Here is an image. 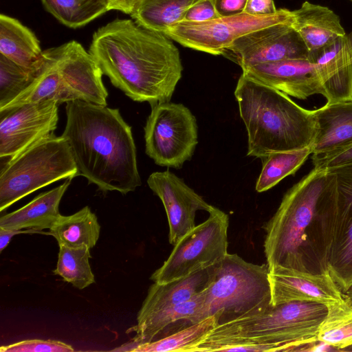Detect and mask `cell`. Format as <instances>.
Returning <instances> with one entry per match:
<instances>
[{
    "instance_id": "obj_20",
    "label": "cell",
    "mask_w": 352,
    "mask_h": 352,
    "mask_svg": "<svg viewBox=\"0 0 352 352\" xmlns=\"http://www.w3.org/2000/svg\"><path fill=\"white\" fill-rule=\"evenodd\" d=\"M292 12L291 25L309 54L346 34L339 16L326 6L306 1Z\"/></svg>"
},
{
    "instance_id": "obj_1",
    "label": "cell",
    "mask_w": 352,
    "mask_h": 352,
    "mask_svg": "<svg viewBox=\"0 0 352 352\" xmlns=\"http://www.w3.org/2000/svg\"><path fill=\"white\" fill-rule=\"evenodd\" d=\"M89 52L111 84L135 102H170L182 78L177 47L163 33L116 19L93 34Z\"/></svg>"
},
{
    "instance_id": "obj_37",
    "label": "cell",
    "mask_w": 352,
    "mask_h": 352,
    "mask_svg": "<svg viewBox=\"0 0 352 352\" xmlns=\"http://www.w3.org/2000/svg\"><path fill=\"white\" fill-rule=\"evenodd\" d=\"M274 0H247L244 12L253 16L273 14L277 12Z\"/></svg>"
},
{
    "instance_id": "obj_27",
    "label": "cell",
    "mask_w": 352,
    "mask_h": 352,
    "mask_svg": "<svg viewBox=\"0 0 352 352\" xmlns=\"http://www.w3.org/2000/svg\"><path fill=\"white\" fill-rule=\"evenodd\" d=\"M219 324V316L214 314L182 329L155 341L132 346L129 351L135 352H195Z\"/></svg>"
},
{
    "instance_id": "obj_9",
    "label": "cell",
    "mask_w": 352,
    "mask_h": 352,
    "mask_svg": "<svg viewBox=\"0 0 352 352\" xmlns=\"http://www.w3.org/2000/svg\"><path fill=\"white\" fill-rule=\"evenodd\" d=\"M209 214L174 245L166 261L151 275L154 283H167L208 268L228 253V215L217 208Z\"/></svg>"
},
{
    "instance_id": "obj_26",
    "label": "cell",
    "mask_w": 352,
    "mask_h": 352,
    "mask_svg": "<svg viewBox=\"0 0 352 352\" xmlns=\"http://www.w3.org/2000/svg\"><path fill=\"white\" fill-rule=\"evenodd\" d=\"M197 0H139L131 16L140 25L164 34L184 21L188 10Z\"/></svg>"
},
{
    "instance_id": "obj_23",
    "label": "cell",
    "mask_w": 352,
    "mask_h": 352,
    "mask_svg": "<svg viewBox=\"0 0 352 352\" xmlns=\"http://www.w3.org/2000/svg\"><path fill=\"white\" fill-rule=\"evenodd\" d=\"M209 280V267L167 283H154L148 289L137 319L188 301L202 292Z\"/></svg>"
},
{
    "instance_id": "obj_7",
    "label": "cell",
    "mask_w": 352,
    "mask_h": 352,
    "mask_svg": "<svg viewBox=\"0 0 352 352\" xmlns=\"http://www.w3.org/2000/svg\"><path fill=\"white\" fill-rule=\"evenodd\" d=\"M267 264L258 265L228 253L209 267V280L201 307L190 324L219 316V324L258 314L271 304Z\"/></svg>"
},
{
    "instance_id": "obj_3",
    "label": "cell",
    "mask_w": 352,
    "mask_h": 352,
    "mask_svg": "<svg viewBox=\"0 0 352 352\" xmlns=\"http://www.w3.org/2000/svg\"><path fill=\"white\" fill-rule=\"evenodd\" d=\"M62 136L69 143L78 176L103 192L123 195L141 185L131 127L116 108L81 100L66 103Z\"/></svg>"
},
{
    "instance_id": "obj_34",
    "label": "cell",
    "mask_w": 352,
    "mask_h": 352,
    "mask_svg": "<svg viewBox=\"0 0 352 352\" xmlns=\"http://www.w3.org/2000/svg\"><path fill=\"white\" fill-rule=\"evenodd\" d=\"M314 168L335 170L352 166V144L322 154H312Z\"/></svg>"
},
{
    "instance_id": "obj_31",
    "label": "cell",
    "mask_w": 352,
    "mask_h": 352,
    "mask_svg": "<svg viewBox=\"0 0 352 352\" xmlns=\"http://www.w3.org/2000/svg\"><path fill=\"white\" fill-rule=\"evenodd\" d=\"M58 245L57 265L53 272L80 289L94 283L95 278L89 264L90 248L87 245L77 248Z\"/></svg>"
},
{
    "instance_id": "obj_30",
    "label": "cell",
    "mask_w": 352,
    "mask_h": 352,
    "mask_svg": "<svg viewBox=\"0 0 352 352\" xmlns=\"http://www.w3.org/2000/svg\"><path fill=\"white\" fill-rule=\"evenodd\" d=\"M45 10L71 28L85 25L109 11L107 0H41Z\"/></svg>"
},
{
    "instance_id": "obj_4",
    "label": "cell",
    "mask_w": 352,
    "mask_h": 352,
    "mask_svg": "<svg viewBox=\"0 0 352 352\" xmlns=\"http://www.w3.org/2000/svg\"><path fill=\"white\" fill-rule=\"evenodd\" d=\"M234 96L248 132L247 155L262 159L273 152L311 145L316 134L313 111L243 73Z\"/></svg>"
},
{
    "instance_id": "obj_21",
    "label": "cell",
    "mask_w": 352,
    "mask_h": 352,
    "mask_svg": "<svg viewBox=\"0 0 352 352\" xmlns=\"http://www.w3.org/2000/svg\"><path fill=\"white\" fill-rule=\"evenodd\" d=\"M72 179H66L61 185L39 194L19 209L3 215L0 228L6 230L50 229L58 217L59 204Z\"/></svg>"
},
{
    "instance_id": "obj_17",
    "label": "cell",
    "mask_w": 352,
    "mask_h": 352,
    "mask_svg": "<svg viewBox=\"0 0 352 352\" xmlns=\"http://www.w3.org/2000/svg\"><path fill=\"white\" fill-rule=\"evenodd\" d=\"M242 70L248 77L298 99L324 95L315 65L309 58L265 63Z\"/></svg>"
},
{
    "instance_id": "obj_24",
    "label": "cell",
    "mask_w": 352,
    "mask_h": 352,
    "mask_svg": "<svg viewBox=\"0 0 352 352\" xmlns=\"http://www.w3.org/2000/svg\"><path fill=\"white\" fill-rule=\"evenodd\" d=\"M203 292L188 301L137 319V324L126 331L133 333L134 336L125 344L126 346H120L118 349H124L119 351H129L133 346L160 339L165 330L177 321L184 320L190 323L203 304Z\"/></svg>"
},
{
    "instance_id": "obj_5",
    "label": "cell",
    "mask_w": 352,
    "mask_h": 352,
    "mask_svg": "<svg viewBox=\"0 0 352 352\" xmlns=\"http://www.w3.org/2000/svg\"><path fill=\"white\" fill-rule=\"evenodd\" d=\"M327 306L314 301L270 305L264 311L218 324L195 352L217 351L236 344H263L272 351H303L318 341Z\"/></svg>"
},
{
    "instance_id": "obj_14",
    "label": "cell",
    "mask_w": 352,
    "mask_h": 352,
    "mask_svg": "<svg viewBox=\"0 0 352 352\" xmlns=\"http://www.w3.org/2000/svg\"><path fill=\"white\" fill-rule=\"evenodd\" d=\"M339 194L327 227V267L343 295L352 287V166L338 168Z\"/></svg>"
},
{
    "instance_id": "obj_29",
    "label": "cell",
    "mask_w": 352,
    "mask_h": 352,
    "mask_svg": "<svg viewBox=\"0 0 352 352\" xmlns=\"http://www.w3.org/2000/svg\"><path fill=\"white\" fill-rule=\"evenodd\" d=\"M327 306V314L321 323L318 340L342 350L352 346V306L344 298Z\"/></svg>"
},
{
    "instance_id": "obj_35",
    "label": "cell",
    "mask_w": 352,
    "mask_h": 352,
    "mask_svg": "<svg viewBox=\"0 0 352 352\" xmlns=\"http://www.w3.org/2000/svg\"><path fill=\"white\" fill-rule=\"evenodd\" d=\"M213 0H197L187 11L185 21L205 22L219 18Z\"/></svg>"
},
{
    "instance_id": "obj_12",
    "label": "cell",
    "mask_w": 352,
    "mask_h": 352,
    "mask_svg": "<svg viewBox=\"0 0 352 352\" xmlns=\"http://www.w3.org/2000/svg\"><path fill=\"white\" fill-rule=\"evenodd\" d=\"M292 22L272 25L235 40L221 55L245 69L286 59L309 58V53Z\"/></svg>"
},
{
    "instance_id": "obj_2",
    "label": "cell",
    "mask_w": 352,
    "mask_h": 352,
    "mask_svg": "<svg viewBox=\"0 0 352 352\" xmlns=\"http://www.w3.org/2000/svg\"><path fill=\"white\" fill-rule=\"evenodd\" d=\"M338 194V169L316 168L287 191L263 227L269 270L280 266L314 274L329 272L327 227Z\"/></svg>"
},
{
    "instance_id": "obj_28",
    "label": "cell",
    "mask_w": 352,
    "mask_h": 352,
    "mask_svg": "<svg viewBox=\"0 0 352 352\" xmlns=\"http://www.w3.org/2000/svg\"><path fill=\"white\" fill-rule=\"evenodd\" d=\"M311 154V146L276 151L262 158V169L256 183L258 192L267 191L283 179L294 174Z\"/></svg>"
},
{
    "instance_id": "obj_39",
    "label": "cell",
    "mask_w": 352,
    "mask_h": 352,
    "mask_svg": "<svg viewBox=\"0 0 352 352\" xmlns=\"http://www.w3.org/2000/svg\"><path fill=\"white\" fill-rule=\"evenodd\" d=\"M107 1L109 11L118 10L131 15L139 0H107Z\"/></svg>"
},
{
    "instance_id": "obj_16",
    "label": "cell",
    "mask_w": 352,
    "mask_h": 352,
    "mask_svg": "<svg viewBox=\"0 0 352 352\" xmlns=\"http://www.w3.org/2000/svg\"><path fill=\"white\" fill-rule=\"evenodd\" d=\"M268 276L273 306L291 301L327 305L344 298L329 272L314 274L277 266L269 270Z\"/></svg>"
},
{
    "instance_id": "obj_25",
    "label": "cell",
    "mask_w": 352,
    "mask_h": 352,
    "mask_svg": "<svg viewBox=\"0 0 352 352\" xmlns=\"http://www.w3.org/2000/svg\"><path fill=\"white\" fill-rule=\"evenodd\" d=\"M100 226L96 215L89 206L69 215H61L50 229L58 245L69 247L87 245L94 248L100 236Z\"/></svg>"
},
{
    "instance_id": "obj_6",
    "label": "cell",
    "mask_w": 352,
    "mask_h": 352,
    "mask_svg": "<svg viewBox=\"0 0 352 352\" xmlns=\"http://www.w3.org/2000/svg\"><path fill=\"white\" fill-rule=\"evenodd\" d=\"M100 67L82 45L71 41L44 51V59L32 84L0 111L52 100L58 104L81 100L107 106L108 92Z\"/></svg>"
},
{
    "instance_id": "obj_40",
    "label": "cell",
    "mask_w": 352,
    "mask_h": 352,
    "mask_svg": "<svg viewBox=\"0 0 352 352\" xmlns=\"http://www.w3.org/2000/svg\"><path fill=\"white\" fill-rule=\"evenodd\" d=\"M343 296L348 302L352 306V287Z\"/></svg>"
},
{
    "instance_id": "obj_32",
    "label": "cell",
    "mask_w": 352,
    "mask_h": 352,
    "mask_svg": "<svg viewBox=\"0 0 352 352\" xmlns=\"http://www.w3.org/2000/svg\"><path fill=\"white\" fill-rule=\"evenodd\" d=\"M38 69H27L0 54V109L12 102L32 84Z\"/></svg>"
},
{
    "instance_id": "obj_22",
    "label": "cell",
    "mask_w": 352,
    "mask_h": 352,
    "mask_svg": "<svg viewBox=\"0 0 352 352\" xmlns=\"http://www.w3.org/2000/svg\"><path fill=\"white\" fill-rule=\"evenodd\" d=\"M0 54L30 70H37L44 59V51L34 33L3 14L0 15Z\"/></svg>"
},
{
    "instance_id": "obj_36",
    "label": "cell",
    "mask_w": 352,
    "mask_h": 352,
    "mask_svg": "<svg viewBox=\"0 0 352 352\" xmlns=\"http://www.w3.org/2000/svg\"><path fill=\"white\" fill-rule=\"evenodd\" d=\"M216 10L220 17L242 14L247 0H213Z\"/></svg>"
},
{
    "instance_id": "obj_11",
    "label": "cell",
    "mask_w": 352,
    "mask_h": 352,
    "mask_svg": "<svg viewBox=\"0 0 352 352\" xmlns=\"http://www.w3.org/2000/svg\"><path fill=\"white\" fill-rule=\"evenodd\" d=\"M292 21V10L280 8L270 15L253 16L243 12L205 22L184 21L170 26L164 34L184 47L221 55L224 49L243 35L263 28Z\"/></svg>"
},
{
    "instance_id": "obj_18",
    "label": "cell",
    "mask_w": 352,
    "mask_h": 352,
    "mask_svg": "<svg viewBox=\"0 0 352 352\" xmlns=\"http://www.w3.org/2000/svg\"><path fill=\"white\" fill-rule=\"evenodd\" d=\"M327 102L352 98V31L309 54Z\"/></svg>"
},
{
    "instance_id": "obj_15",
    "label": "cell",
    "mask_w": 352,
    "mask_h": 352,
    "mask_svg": "<svg viewBox=\"0 0 352 352\" xmlns=\"http://www.w3.org/2000/svg\"><path fill=\"white\" fill-rule=\"evenodd\" d=\"M147 184L164 206L169 227L168 241L173 245L196 226L198 210L210 212L215 208L168 170L151 173Z\"/></svg>"
},
{
    "instance_id": "obj_33",
    "label": "cell",
    "mask_w": 352,
    "mask_h": 352,
    "mask_svg": "<svg viewBox=\"0 0 352 352\" xmlns=\"http://www.w3.org/2000/svg\"><path fill=\"white\" fill-rule=\"evenodd\" d=\"M73 347L58 340H26L2 346L1 352H72Z\"/></svg>"
},
{
    "instance_id": "obj_19",
    "label": "cell",
    "mask_w": 352,
    "mask_h": 352,
    "mask_svg": "<svg viewBox=\"0 0 352 352\" xmlns=\"http://www.w3.org/2000/svg\"><path fill=\"white\" fill-rule=\"evenodd\" d=\"M316 134L311 154H322L352 144V98L327 102L314 110Z\"/></svg>"
},
{
    "instance_id": "obj_41",
    "label": "cell",
    "mask_w": 352,
    "mask_h": 352,
    "mask_svg": "<svg viewBox=\"0 0 352 352\" xmlns=\"http://www.w3.org/2000/svg\"><path fill=\"white\" fill-rule=\"evenodd\" d=\"M352 1V0H351Z\"/></svg>"
},
{
    "instance_id": "obj_38",
    "label": "cell",
    "mask_w": 352,
    "mask_h": 352,
    "mask_svg": "<svg viewBox=\"0 0 352 352\" xmlns=\"http://www.w3.org/2000/svg\"><path fill=\"white\" fill-rule=\"evenodd\" d=\"M23 233H41L45 234H49L50 232H45L43 231H38L34 230H6L0 228V252L8 246L11 239L16 234Z\"/></svg>"
},
{
    "instance_id": "obj_8",
    "label": "cell",
    "mask_w": 352,
    "mask_h": 352,
    "mask_svg": "<svg viewBox=\"0 0 352 352\" xmlns=\"http://www.w3.org/2000/svg\"><path fill=\"white\" fill-rule=\"evenodd\" d=\"M78 170L68 142L52 134L7 160L0 172V211L33 192Z\"/></svg>"
},
{
    "instance_id": "obj_10",
    "label": "cell",
    "mask_w": 352,
    "mask_h": 352,
    "mask_svg": "<svg viewBox=\"0 0 352 352\" xmlns=\"http://www.w3.org/2000/svg\"><path fill=\"white\" fill-rule=\"evenodd\" d=\"M144 140L145 152L156 164L179 169L198 142L196 118L182 104L158 103L151 107Z\"/></svg>"
},
{
    "instance_id": "obj_13",
    "label": "cell",
    "mask_w": 352,
    "mask_h": 352,
    "mask_svg": "<svg viewBox=\"0 0 352 352\" xmlns=\"http://www.w3.org/2000/svg\"><path fill=\"white\" fill-rule=\"evenodd\" d=\"M57 102H30L0 111V157L9 160L54 133Z\"/></svg>"
}]
</instances>
